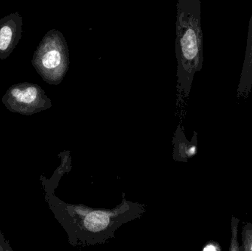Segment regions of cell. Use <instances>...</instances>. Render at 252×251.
<instances>
[{"mask_svg": "<svg viewBox=\"0 0 252 251\" xmlns=\"http://www.w3.org/2000/svg\"><path fill=\"white\" fill-rule=\"evenodd\" d=\"M109 219L107 215L103 213L92 214L88 215L85 221L86 227L93 232L101 231L109 224Z\"/></svg>", "mask_w": 252, "mask_h": 251, "instance_id": "8992f818", "label": "cell"}, {"mask_svg": "<svg viewBox=\"0 0 252 251\" xmlns=\"http://www.w3.org/2000/svg\"><path fill=\"white\" fill-rule=\"evenodd\" d=\"M252 85V16L249 28L247 52L238 90V97H247Z\"/></svg>", "mask_w": 252, "mask_h": 251, "instance_id": "5b68a950", "label": "cell"}, {"mask_svg": "<svg viewBox=\"0 0 252 251\" xmlns=\"http://www.w3.org/2000/svg\"><path fill=\"white\" fill-rule=\"evenodd\" d=\"M221 246L217 242L210 241L204 246L203 251H221Z\"/></svg>", "mask_w": 252, "mask_h": 251, "instance_id": "9c48e42d", "label": "cell"}, {"mask_svg": "<svg viewBox=\"0 0 252 251\" xmlns=\"http://www.w3.org/2000/svg\"><path fill=\"white\" fill-rule=\"evenodd\" d=\"M240 220L235 217L232 218V238H231L230 251H240L239 243L238 240V224H239Z\"/></svg>", "mask_w": 252, "mask_h": 251, "instance_id": "ba28073f", "label": "cell"}, {"mask_svg": "<svg viewBox=\"0 0 252 251\" xmlns=\"http://www.w3.org/2000/svg\"><path fill=\"white\" fill-rule=\"evenodd\" d=\"M32 64L38 75L51 85L63 81L69 69V50L62 32L51 29L43 37L37 47Z\"/></svg>", "mask_w": 252, "mask_h": 251, "instance_id": "7a4b0ae2", "label": "cell"}, {"mask_svg": "<svg viewBox=\"0 0 252 251\" xmlns=\"http://www.w3.org/2000/svg\"><path fill=\"white\" fill-rule=\"evenodd\" d=\"M242 245L240 251H252V224L245 223L242 228Z\"/></svg>", "mask_w": 252, "mask_h": 251, "instance_id": "52a82bcc", "label": "cell"}, {"mask_svg": "<svg viewBox=\"0 0 252 251\" xmlns=\"http://www.w3.org/2000/svg\"><path fill=\"white\" fill-rule=\"evenodd\" d=\"M201 0H178L176 55L180 88L189 92L194 75L201 70L203 33Z\"/></svg>", "mask_w": 252, "mask_h": 251, "instance_id": "6da1fadb", "label": "cell"}, {"mask_svg": "<svg viewBox=\"0 0 252 251\" xmlns=\"http://www.w3.org/2000/svg\"><path fill=\"white\" fill-rule=\"evenodd\" d=\"M23 18L15 12L0 19V59L8 58L22 35Z\"/></svg>", "mask_w": 252, "mask_h": 251, "instance_id": "277c9868", "label": "cell"}, {"mask_svg": "<svg viewBox=\"0 0 252 251\" xmlns=\"http://www.w3.org/2000/svg\"><path fill=\"white\" fill-rule=\"evenodd\" d=\"M3 102L11 110L24 113L39 110L50 103L39 85L28 82L10 87L3 97Z\"/></svg>", "mask_w": 252, "mask_h": 251, "instance_id": "3957f363", "label": "cell"}]
</instances>
